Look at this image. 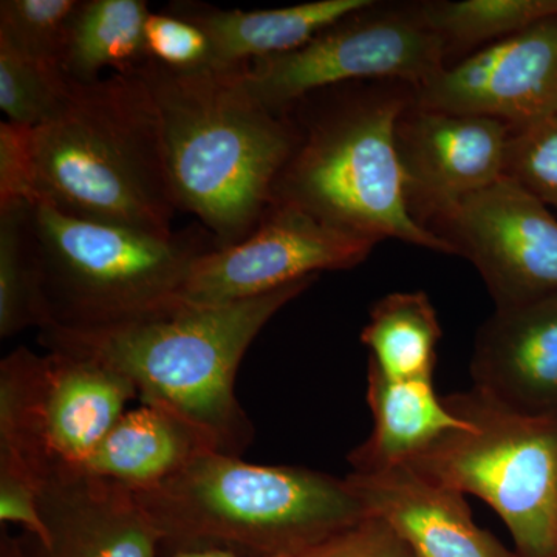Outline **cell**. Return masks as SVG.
I'll return each instance as SVG.
<instances>
[{
    "mask_svg": "<svg viewBox=\"0 0 557 557\" xmlns=\"http://www.w3.org/2000/svg\"><path fill=\"white\" fill-rule=\"evenodd\" d=\"M211 450L218 453L207 435L175 410L141 403L113 423L81 472L143 491L174 478Z\"/></svg>",
    "mask_w": 557,
    "mask_h": 557,
    "instance_id": "obj_17",
    "label": "cell"
},
{
    "mask_svg": "<svg viewBox=\"0 0 557 557\" xmlns=\"http://www.w3.org/2000/svg\"><path fill=\"white\" fill-rule=\"evenodd\" d=\"M418 222L475 267L496 309L557 295V219L512 180L429 209Z\"/></svg>",
    "mask_w": 557,
    "mask_h": 557,
    "instance_id": "obj_10",
    "label": "cell"
},
{
    "mask_svg": "<svg viewBox=\"0 0 557 557\" xmlns=\"http://www.w3.org/2000/svg\"><path fill=\"white\" fill-rule=\"evenodd\" d=\"M78 7V0H2L0 42L24 57L61 69Z\"/></svg>",
    "mask_w": 557,
    "mask_h": 557,
    "instance_id": "obj_25",
    "label": "cell"
},
{
    "mask_svg": "<svg viewBox=\"0 0 557 557\" xmlns=\"http://www.w3.org/2000/svg\"><path fill=\"white\" fill-rule=\"evenodd\" d=\"M0 557H27L22 539L10 536L3 531L0 537Z\"/></svg>",
    "mask_w": 557,
    "mask_h": 557,
    "instance_id": "obj_31",
    "label": "cell"
},
{
    "mask_svg": "<svg viewBox=\"0 0 557 557\" xmlns=\"http://www.w3.org/2000/svg\"><path fill=\"white\" fill-rule=\"evenodd\" d=\"M30 129L0 123V207L30 203Z\"/></svg>",
    "mask_w": 557,
    "mask_h": 557,
    "instance_id": "obj_29",
    "label": "cell"
},
{
    "mask_svg": "<svg viewBox=\"0 0 557 557\" xmlns=\"http://www.w3.org/2000/svg\"><path fill=\"white\" fill-rule=\"evenodd\" d=\"M504 177L557 209V116L509 127Z\"/></svg>",
    "mask_w": 557,
    "mask_h": 557,
    "instance_id": "obj_26",
    "label": "cell"
},
{
    "mask_svg": "<svg viewBox=\"0 0 557 557\" xmlns=\"http://www.w3.org/2000/svg\"><path fill=\"white\" fill-rule=\"evenodd\" d=\"M39 327L28 203L0 207V336Z\"/></svg>",
    "mask_w": 557,
    "mask_h": 557,
    "instance_id": "obj_23",
    "label": "cell"
},
{
    "mask_svg": "<svg viewBox=\"0 0 557 557\" xmlns=\"http://www.w3.org/2000/svg\"><path fill=\"white\" fill-rule=\"evenodd\" d=\"M156 104L164 163L178 209L203 223L219 248L239 244L267 214L298 143L289 113L251 94L244 65L138 70Z\"/></svg>",
    "mask_w": 557,
    "mask_h": 557,
    "instance_id": "obj_1",
    "label": "cell"
},
{
    "mask_svg": "<svg viewBox=\"0 0 557 557\" xmlns=\"http://www.w3.org/2000/svg\"><path fill=\"white\" fill-rule=\"evenodd\" d=\"M418 14L450 47L490 46L557 16V0H437L417 5Z\"/></svg>",
    "mask_w": 557,
    "mask_h": 557,
    "instance_id": "obj_22",
    "label": "cell"
},
{
    "mask_svg": "<svg viewBox=\"0 0 557 557\" xmlns=\"http://www.w3.org/2000/svg\"><path fill=\"white\" fill-rule=\"evenodd\" d=\"M67 87L69 78L57 65L0 42V109L9 123L35 129L58 109Z\"/></svg>",
    "mask_w": 557,
    "mask_h": 557,
    "instance_id": "obj_24",
    "label": "cell"
},
{
    "mask_svg": "<svg viewBox=\"0 0 557 557\" xmlns=\"http://www.w3.org/2000/svg\"><path fill=\"white\" fill-rule=\"evenodd\" d=\"M346 480L368 515L383 520L421 557H519L475 525L465 494L423 478L408 465L354 471Z\"/></svg>",
    "mask_w": 557,
    "mask_h": 557,
    "instance_id": "obj_16",
    "label": "cell"
},
{
    "mask_svg": "<svg viewBox=\"0 0 557 557\" xmlns=\"http://www.w3.org/2000/svg\"><path fill=\"white\" fill-rule=\"evenodd\" d=\"M0 520L20 523L25 534L39 544L49 542V531L40 516L39 486L21 469L7 463H0Z\"/></svg>",
    "mask_w": 557,
    "mask_h": 557,
    "instance_id": "obj_30",
    "label": "cell"
},
{
    "mask_svg": "<svg viewBox=\"0 0 557 557\" xmlns=\"http://www.w3.org/2000/svg\"><path fill=\"white\" fill-rule=\"evenodd\" d=\"M146 47L150 60L175 70L211 65L207 35L180 14L150 13L146 24Z\"/></svg>",
    "mask_w": 557,
    "mask_h": 557,
    "instance_id": "obj_27",
    "label": "cell"
},
{
    "mask_svg": "<svg viewBox=\"0 0 557 557\" xmlns=\"http://www.w3.org/2000/svg\"><path fill=\"white\" fill-rule=\"evenodd\" d=\"M49 542L22 539L27 557H157L161 537L134 491L76 472L39 487Z\"/></svg>",
    "mask_w": 557,
    "mask_h": 557,
    "instance_id": "obj_14",
    "label": "cell"
},
{
    "mask_svg": "<svg viewBox=\"0 0 557 557\" xmlns=\"http://www.w3.org/2000/svg\"><path fill=\"white\" fill-rule=\"evenodd\" d=\"M135 397L131 381L90 359L16 348L0 362V463L39 487L76 474Z\"/></svg>",
    "mask_w": 557,
    "mask_h": 557,
    "instance_id": "obj_8",
    "label": "cell"
},
{
    "mask_svg": "<svg viewBox=\"0 0 557 557\" xmlns=\"http://www.w3.org/2000/svg\"><path fill=\"white\" fill-rule=\"evenodd\" d=\"M413 102L509 127L557 116V16L446 65L413 90Z\"/></svg>",
    "mask_w": 557,
    "mask_h": 557,
    "instance_id": "obj_12",
    "label": "cell"
},
{
    "mask_svg": "<svg viewBox=\"0 0 557 557\" xmlns=\"http://www.w3.org/2000/svg\"><path fill=\"white\" fill-rule=\"evenodd\" d=\"M395 135L417 220L504 178L509 126L502 121L421 108L412 100Z\"/></svg>",
    "mask_w": 557,
    "mask_h": 557,
    "instance_id": "obj_13",
    "label": "cell"
},
{
    "mask_svg": "<svg viewBox=\"0 0 557 557\" xmlns=\"http://www.w3.org/2000/svg\"><path fill=\"white\" fill-rule=\"evenodd\" d=\"M39 327H95L177 306L194 262L219 248L203 233L153 236L28 203Z\"/></svg>",
    "mask_w": 557,
    "mask_h": 557,
    "instance_id": "obj_6",
    "label": "cell"
},
{
    "mask_svg": "<svg viewBox=\"0 0 557 557\" xmlns=\"http://www.w3.org/2000/svg\"><path fill=\"white\" fill-rule=\"evenodd\" d=\"M375 245L295 205L273 203L239 244L211 249L194 262L178 302L214 307L258 298L322 271L355 269Z\"/></svg>",
    "mask_w": 557,
    "mask_h": 557,
    "instance_id": "obj_11",
    "label": "cell"
},
{
    "mask_svg": "<svg viewBox=\"0 0 557 557\" xmlns=\"http://www.w3.org/2000/svg\"><path fill=\"white\" fill-rule=\"evenodd\" d=\"M344 17L299 49L244 65L251 94L265 108L288 113L318 91L361 81L423 86L446 67L445 42L431 30L417 7Z\"/></svg>",
    "mask_w": 557,
    "mask_h": 557,
    "instance_id": "obj_9",
    "label": "cell"
},
{
    "mask_svg": "<svg viewBox=\"0 0 557 557\" xmlns=\"http://www.w3.org/2000/svg\"><path fill=\"white\" fill-rule=\"evenodd\" d=\"M166 557H249L237 555V553L226 552V549L207 548V549H183V552L171 553Z\"/></svg>",
    "mask_w": 557,
    "mask_h": 557,
    "instance_id": "obj_32",
    "label": "cell"
},
{
    "mask_svg": "<svg viewBox=\"0 0 557 557\" xmlns=\"http://www.w3.org/2000/svg\"><path fill=\"white\" fill-rule=\"evenodd\" d=\"M471 376L504 408L557 417V295L494 310L475 336Z\"/></svg>",
    "mask_w": 557,
    "mask_h": 557,
    "instance_id": "obj_15",
    "label": "cell"
},
{
    "mask_svg": "<svg viewBox=\"0 0 557 557\" xmlns=\"http://www.w3.org/2000/svg\"><path fill=\"white\" fill-rule=\"evenodd\" d=\"M152 11L143 0L79 2L70 25L61 69L70 81L91 83L102 69L137 72L150 60L146 24Z\"/></svg>",
    "mask_w": 557,
    "mask_h": 557,
    "instance_id": "obj_20",
    "label": "cell"
},
{
    "mask_svg": "<svg viewBox=\"0 0 557 557\" xmlns=\"http://www.w3.org/2000/svg\"><path fill=\"white\" fill-rule=\"evenodd\" d=\"M372 0H318L276 10H218L190 7L180 16L200 27L211 46V64L237 67L288 53Z\"/></svg>",
    "mask_w": 557,
    "mask_h": 557,
    "instance_id": "obj_18",
    "label": "cell"
},
{
    "mask_svg": "<svg viewBox=\"0 0 557 557\" xmlns=\"http://www.w3.org/2000/svg\"><path fill=\"white\" fill-rule=\"evenodd\" d=\"M304 557H421L383 520L368 516Z\"/></svg>",
    "mask_w": 557,
    "mask_h": 557,
    "instance_id": "obj_28",
    "label": "cell"
},
{
    "mask_svg": "<svg viewBox=\"0 0 557 557\" xmlns=\"http://www.w3.org/2000/svg\"><path fill=\"white\" fill-rule=\"evenodd\" d=\"M317 278L226 306L177 304L113 324L40 329L39 343L120 373L141 403L168 406L199 428L218 453L242 457L256 434L236 397L242 359L270 319Z\"/></svg>",
    "mask_w": 557,
    "mask_h": 557,
    "instance_id": "obj_2",
    "label": "cell"
},
{
    "mask_svg": "<svg viewBox=\"0 0 557 557\" xmlns=\"http://www.w3.org/2000/svg\"><path fill=\"white\" fill-rule=\"evenodd\" d=\"M372 434L348 454L355 472L399 467L428 449L446 432L463 426L435 394L432 379H388L368 364Z\"/></svg>",
    "mask_w": 557,
    "mask_h": 557,
    "instance_id": "obj_19",
    "label": "cell"
},
{
    "mask_svg": "<svg viewBox=\"0 0 557 557\" xmlns=\"http://www.w3.org/2000/svg\"><path fill=\"white\" fill-rule=\"evenodd\" d=\"M443 403L463 426L406 465L486 502L507 525L519 557H557V417L515 412L474 387Z\"/></svg>",
    "mask_w": 557,
    "mask_h": 557,
    "instance_id": "obj_7",
    "label": "cell"
},
{
    "mask_svg": "<svg viewBox=\"0 0 557 557\" xmlns=\"http://www.w3.org/2000/svg\"><path fill=\"white\" fill-rule=\"evenodd\" d=\"M442 336L426 293L399 292L372 307L361 343L369 350L368 364L388 379H432Z\"/></svg>",
    "mask_w": 557,
    "mask_h": 557,
    "instance_id": "obj_21",
    "label": "cell"
},
{
    "mask_svg": "<svg viewBox=\"0 0 557 557\" xmlns=\"http://www.w3.org/2000/svg\"><path fill=\"white\" fill-rule=\"evenodd\" d=\"M412 100V87L397 83L380 94L333 95L306 120L293 119L298 143L274 185L271 205H295L375 244L397 239L453 255L410 211L395 132Z\"/></svg>",
    "mask_w": 557,
    "mask_h": 557,
    "instance_id": "obj_5",
    "label": "cell"
},
{
    "mask_svg": "<svg viewBox=\"0 0 557 557\" xmlns=\"http://www.w3.org/2000/svg\"><path fill=\"white\" fill-rule=\"evenodd\" d=\"M134 494L166 555L218 548L249 557H304L369 516L346 478L248 463L214 450Z\"/></svg>",
    "mask_w": 557,
    "mask_h": 557,
    "instance_id": "obj_4",
    "label": "cell"
},
{
    "mask_svg": "<svg viewBox=\"0 0 557 557\" xmlns=\"http://www.w3.org/2000/svg\"><path fill=\"white\" fill-rule=\"evenodd\" d=\"M32 201L81 219L170 237L172 196L160 121L141 73L69 79L58 109L30 129Z\"/></svg>",
    "mask_w": 557,
    "mask_h": 557,
    "instance_id": "obj_3",
    "label": "cell"
}]
</instances>
